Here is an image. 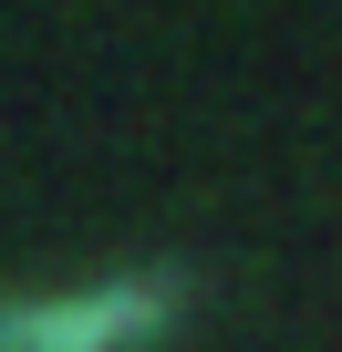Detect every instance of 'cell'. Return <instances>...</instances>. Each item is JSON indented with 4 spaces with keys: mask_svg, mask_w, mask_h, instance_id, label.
Listing matches in <instances>:
<instances>
[{
    "mask_svg": "<svg viewBox=\"0 0 342 352\" xmlns=\"http://www.w3.org/2000/svg\"><path fill=\"white\" fill-rule=\"evenodd\" d=\"M177 321V290L156 280H94L52 300H0V352H145Z\"/></svg>",
    "mask_w": 342,
    "mask_h": 352,
    "instance_id": "1",
    "label": "cell"
}]
</instances>
